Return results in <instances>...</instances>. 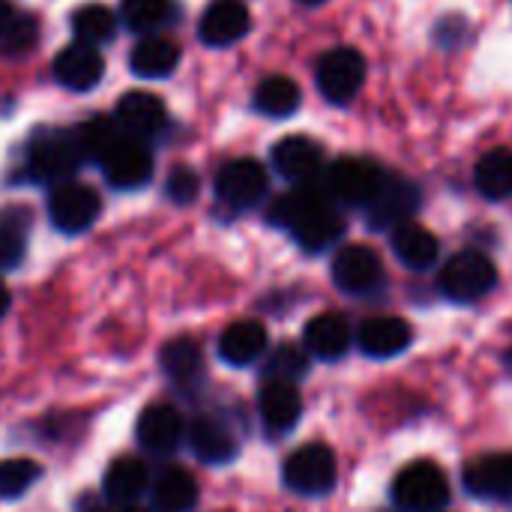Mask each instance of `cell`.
<instances>
[{
	"label": "cell",
	"instance_id": "cell-1",
	"mask_svg": "<svg viewBox=\"0 0 512 512\" xmlns=\"http://www.w3.org/2000/svg\"><path fill=\"white\" fill-rule=\"evenodd\" d=\"M270 222L285 228L306 252H324L345 234V219L336 204L327 198V192L312 186L282 195L270 210Z\"/></svg>",
	"mask_w": 512,
	"mask_h": 512
},
{
	"label": "cell",
	"instance_id": "cell-2",
	"mask_svg": "<svg viewBox=\"0 0 512 512\" xmlns=\"http://www.w3.org/2000/svg\"><path fill=\"white\" fill-rule=\"evenodd\" d=\"M387 171L363 156H342L324 171V192L333 204L369 207L384 186Z\"/></svg>",
	"mask_w": 512,
	"mask_h": 512
},
{
	"label": "cell",
	"instance_id": "cell-3",
	"mask_svg": "<svg viewBox=\"0 0 512 512\" xmlns=\"http://www.w3.org/2000/svg\"><path fill=\"white\" fill-rule=\"evenodd\" d=\"M81 162L72 129H45L27 147V174L39 183H66Z\"/></svg>",
	"mask_w": 512,
	"mask_h": 512
},
{
	"label": "cell",
	"instance_id": "cell-4",
	"mask_svg": "<svg viewBox=\"0 0 512 512\" xmlns=\"http://www.w3.org/2000/svg\"><path fill=\"white\" fill-rule=\"evenodd\" d=\"M393 504L402 512H441L450 504V483L432 462H411L393 480Z\"/></svg>",
	"mask_w": 512,
	"mask_h": 512
},
{
	"label": "cell",
	"instance_id": "cell-5",
	"mask_svg": "<svg viewBox=\"0 0 512 512\" xmlns=\"http://www.w3.org/2000/svg\"><path fill=\"white\" fill-rule=\"evenodd\" d=\"M495 282H498V270L492 258L477 249H465L444 264L438 285L444 297H450L453 303H477L495 288Z\"/></svg>",
	"mask_w": 512,
	"mask_h": 512
},
{
	"label": "cell",
	"instance_id": "cell-6",
	"mask_svg": "<svg viewBox=\"0 0 512 512\" xmlns=\"http://www.w3.org/2000/svg\"><path fill=\"white\" fill-rule=\"evenodd\" d=\"M336 477H339V468H336V456L330 447L324 444H309V447H300L294 450L285 465H282V480L291 492L297 495H309V498H318V495H327L333 486H336Z\"/></svg>",
	"mask_w": 512,
	"mask_h": 512
},
{
	"label": "cell",
	"instance_id": "cell-7",
	"mask_svg": "<svg viewBox=\"0 0 512 512\" xmlns=\"http://www.w3.org/2000/svg\"><path fill=\"white\" fill-rule=\"evenodd\" d=\"M315 81L327 102L348 105L366 81V60L354 48H333L318 60Z\"/></svg>",
	"mask_w": 512,
	"mask_h": 512
},
{
	"label": "cell",
	"instance_id": "cell-8",
	"mask_svg": "<svg viewBox=\"0 0 512 512\" xmlns=\"http://www.w3.org/2000/svg\"><path fill=\"white\" fill-rule=\"evenodd\" d=\"M99 195L84 183H57L48 198V219L63 234H81L99 219Z\"/></svg>",
	"mask_w": 512,
	"mask_h": 512
},
{
	"label": "cell",
	"instance_id": "cell-9",
	"mask_svg": "<svg viewBox=\"0 0 512 512\" xmlns=\"http://www.w3.org/2000/svg\"><path fill=\"white\" fill-rule=\"evenodd\" d=\"M330 270H333L336 288L351 297H369L384 285V264H381L378 252H372L369 246H360V243L339 249Z\"/></svg>",
	"mask_w": 512,
	"mask_h": 512
},
{
	"label": "cell",
	"instance_id": "cell-10",
	"mask_svg": "<svg viewBox=\"0 0 512 512\" xmlns=\"http://www.w3.org/2000/svg\"><path fill=\"white\" fill-rule=\"evenodd\" d=\"M99 168L114 189H141L153 177V156L144 141L114 138V144L99 159Z\"/></svg>",
	"mask_w": 512,
	"mask_h": 512
},
{
	"label": "cell",
	"instance_id": "cell-11",
	"mask_svg": "<svg viewBox=\"0 0 512 512\" xmlns=\"http://www.w3.org/2000/svg\"><path fill=\"white\" fill-rule=\"evenodd\" d=\"M417 207H420L417 183H411L399 174H387L381 192L366 207V219H369V228H375V231H393V228L411 222Z\"/></svg>",
	"mask_w": 512,
	"mask_h": 512
},
{
	"label": "cell",
	"instance_id": "cell-12",
	"mask_svg": "<svg viewBox=\"0 0 512 512\" xmlns=\"http://www.w3.org/2000/svg\"><path fill=\"white\" fill-rule=\"evenodd\" d=\"M216 195L231 210L258 207L267 195V171L255 159H234L216 177Z\"/></svg>",
	"mask_w": 512,
	"mask_h": 512
},
{
	"label": "cell",
	"instance_id": "cell-13",
	"mask_svg": "<svg viewBox=\"0 0 512 512\" xmlns=\"http://www.w3.org/2000/svg\"><path fill=\"white\" fill-rule=\"evenodd\" d=\"M270 159H273V168L279 171V177H285L294 186H312L324 174L321 144H315L312 138H303V135L282 138L273 147Z\"/></svg>",
	"mask_w": 512,
	"mask_h": 512
},
{
	"label": "cell",
	"instance_id": "cell-14",
	"mask_svg": "<svg viewBox=\"0 0 512 512\" xmlns=\"http://www.w3.org/2000/svg\"><path fill=\"white\" fill-rule=\"evenodd\" d=\"M186 435V426H183V417L177 408L171 405H147L141 414H138V423H135V438L138 444L153 453V456H168L180 447Z\"/></svg>",
	"mask_w": 512,
	"mask_h": 512
},
{
	"label": "cell",
	"instance_id": "cell-15",
	"mask_svg": "<svg viewBox=\"0 0 512 512\" xmlns=\"http://www.w3.org/2000/svg\"><path fill=\"white\" fill-rule=\"evenodd\" d=\"M114 120L126 132V138L147 141V138H153V135H159L165 129L168 114H165V105L153 93L132 90L114 105Z\"/></svg>",
	"mask_w": 512,
	"mask_h": 512
},
{
	"label": "cell",
	"instance_id": "cell-16",
	"mask_svg": "<svg viewBox=\"0 0 512 512\" xmlns=\"http://www.w3.org/2000/svg\"><path fill=\"white\" fill-rule=\"evenodd\" d=\"M102 75H105V60H102L99 48H93V45L72 42L54 57V78L72 93L93 90L102 81Z\"/></svg>",
	"mask_w": 512,
	"mask_h": 512
},
{
	"label": "cell",
	"instance_id": "cell-17",
	"mask_svg": "<svg viewBox=\"0 0 512 512\" xmlns=\"http://www.w3.org/2000/svg\"><path fill=\"white\" fill-rule=\"evenodd\" d=\"M252 15L243 0H216L207 6L198 24V36L210 48H228L249 33Z\"/></svg>",
	"mask_w": 512,
	"mask_h": 512
},
{
	"label": "cell",
	"instance_id": "cell-18",
	"mask_svg": "<svg viewBox=\"0 0 512 512\" xmlns=\"http://www.w3.org/2000/svg\"><path fill=\"white\" fill-rule=\"evenodd\" d=\"M465 489L480 501H512V456L489 453L465 468Z\"/></svg>",
	"mask_w": 512,
	"mask_h": 512
},
{
	"label": "cell",
	"instance_id": "cell-19",
	"mask_svg": "<svg viewBox=\"0 0 512 512\" xmlns=\"http://www.w3.org/2000/svg\"><path fill=\"white\" fill-rule=\"evenodd\" d=\"M258 414L270 435H288L303 417V399L288 381H264L258 393Z\"/></svg>",
	"mask_w": 512,
	"mask_h": 512
},
{
	"label": "cell",
	"instance_id": "cell-20",
	"mask_svg": "<svg viewBox=\"0 0 512 512\" xmlns=\"http://www.w3.org/2000/svg\"><path fill=\"white\" fill-rule=\"evenodd\" d=\"M186 441L204 465H228L240 453L237 435L219 417H198L186 429Z\"/></svg>",
	"mask_w": 512,
	"mask_h": 512
},
{
	"label": "cell",
	"instance_id": "cell-21",
	"mask_svg": "<svg viewBox=\"0 0 512 512\" xmlns=\"http://www.w3.org/2000/svg\"><path fill=\"white\" fill-rule=\"evenodd\" d=\"M414 333L408 327V321L402 318H390V315H381V318H369L363 321L360 333H357V345L366 357H375V360H390L402 351H408Z\"/></svg>",
	"mask_w": 512,
	"mask_h": 512
},
{
	"label": "cell",
	"instance_id": "cell-22",
	"mask_svg": "<svg viewBox=\"0 0 512 512\" xmlns=\"http://www.w3.org/2000/svg\"><path fill=\"white\" fill-rule=\"evenodd\" d=\"M102 492L117 507H132L150 492V471L135 456H120L108 465L102 477Z\"/></svg>",
	"mask_w": 512,
	"mask_h": 512
},
{
	"label": "cell",
	"instance_id": "cell-23",
	"mask_svg": "<svg viewBox=\"0 0 512 512\" xmlns=\"http://www.w3.org/2000/svg\"><path fill=\"white\" fill-rule=\"evenodd\" d=\"M303 348L318 357V360H342L351 348V324L336 315V312H324L318 318H312L306 324V333H303Z\"/></svg>",
	"mask_w": 512,
	"mask_h": 512
},
{
	"label": "cell",
	"instance_id": "cell-24",
	"mask_svg": "<svg viewBox=\"0 0 512 512\" xmlns=\"http://www.w3.org/2000/svg\"><path fill=\"white\" fill-rule=\"evenodd\" d=\"M267 351V330L258 321H234L219 336V357L228 366H252Z\"/></svg>",
	"mask_w": 512,
	"mask_h": 512
},
{
	"label": "cell",
	"instance_id": "cell-25",
	"mask_svg": "<svg viewBox=\"0 0 512 512\" xmlns=\"http://www.w3.org/2000/svg\"><path fill=\"white\" fill-rule=\"evenodd\" d=\"M390 246L396 252V258L408 267V270H429L438 261V240L432 231H426L423 225L405 222L399 228L390 231Z\"/></svg>",
	"mask_w": 512,
	"mask_h": 512
},
{
	"label": "cell",
	"instance_id": "cell-26",
	"mask_svg": "<svg viewBox=\"0 0 512 512\" xmlns=\"http://www.w3.org/2000/svg\"><path fill=\"white\" fill-rule=\"evenodd\" d=\"M162 372L183 390H192L204 381V354L195 339H171L159 354Z\"/></svg>",
	"mask_w": 512,
	"mask_h": 512
},
{
	"label": "cell",
	"instance_id": "cell-27",
	"mask_svg": "<svg viewBox=\"0 0 512 512\" xmlns=\"http://www.w3.org/2000/svg\"><path fill=\"white\" fill-rule=\"evenodd\" d=\"M150 498L156 512H192L198 504V483L192 474L180 468H168L156 477Z\"/></svg>",
	"mask_w": 512,
	"mask_h": 512
},
{
	"label": "cell",
	"instance_id": "cell-28",
	"mask_svg": "<svg viewBox=\"0 0 512 512\" xmlns=\"http://www.w3.org/2000/svg\"><path fill=\"white\" fill-rule=\"evenodd\" d=\"M180 63V48L171 39L162 36H147L141 39L132 54H129V66L135 75L141 78H168Z\"/></svg>",
	"mask_w": 512,
	"mask_h": 512
},
{
	"label": "cell",
	"instance_id": "cell-29",
	"mask_svg": "<svg viewBox=\"0 0 512 512\" xmlns=\"http://www.w3.org/2000/svg\"><path fill=\"white\" fill-rule=\"evenodd\" d=\"M474 183L483 198L489 201H504L512 195V150L498 147L486 153L477 168H474Z\"/></svg>",
	"mask_w": 512,
	"mask_h": 512
},
{
	"label": "cell",
	"instance_id": "cell-30",
	"mask_svg": "<svg viewBox=\"0 0 512 512\" xmlns=\"http://www.w3.org/2000/svg\"><path fill=\"white\" fill-rule=\"evenodd\" d=\"M300 108V87L285 78V75H270L258 84L255 90V111H261L264 117L282 120L291 117Z\"/></svg>",
	"mask_w": 512,
	"mask_h": 512
},
{
	"label": "cell",
	"instance_id": "cell-31",
	"mask_svg": "<svg viewBox=\"0 0 512 512\" xmlns=\"http://www.w3.org/2000/svg\"><path fill=\"white\" fill-rule=\"evenodd\" d=\"M69 21H72L75 42H84V45H93V48L111 42L114 33H117V15L111 9L99 6V3H87V6L75 9Z\"/></svg>",
	"mask_w": 512,
	"mask_h": 512
},
{
	"label": "cell",
	"instance_id": "cell-32",
	"mask_svg": "<svg viewBox=\"0 0 512 512\" xmlns=\"http://www.w3.org/2000/svg\"><path fill=\"white\" fill-rule=\"evenodd\" d=\"M24 252H27V210L0 213V270L18 267Z\"/></svg>",
	"mask_w": 512,
	"mask_h": 512
},
{
	"label": "cell",
	"instance_id": "cell-33",
	"mask_svg": "<svg viewBox=\"0 0 512 512\" xmlns=\"http://www.w3.org/2000/svg\"><path fill=\"white\" fill-rule=\"evenodd\" d=\"M267 381H288V384H297L300 378H306L309 372V351L303 345H294V342H282L276 345V351L267 357Z\"/></svg>",
	"mask_w": 512,
	"mask_h": 512
},
{
	"label": "cell",
	"instance_id": "cell-34",
	"mask_svg": "<svg viewBox=\"0 0 512 512\" xmlns=\"http://www.w3.org/2000/svg\"><path fill=\"white\" fill-rule=\"evenodd\" d=\"M174 12L171 0H123L120 3V18L129 30L147 33L162 27Z\"/></svg>",
	"mask_w": 512,
	"mask_h": 512
},
{
	"label": "cell",
	"instance_id": "cell-35",
	"mask_svg": "<svg viewBox=\"0 0 512 512\" xmlns=\"http://www.w3.org/2000/svg\"><path fill=\"white\" fill-rule=\"evenodd\" d=\"M42 468L30 459H3L0 462V498L3 501H15L21 495H27L33 489V483H39Z\"/></svg>",
	"mask_w": 512,
	"mask_h": 512
},
{
	"label": "cell",
	"instance_id": "cell-36",
	"mask_svg": "<svg viewBox=\"0 0 512 512\" xmlns=\"http://www.w3.org/2000/svg\"><path fill=\"white\" fill-rule=\"evenodd\" d=\"M72 135H75V144H78L84 162H87V159H96V162H99V159L105 156V150H108V147L114 144V138H117L114 126H111L108 120H102V117H93V120L75 126Z\"/></svg>",
	"mask_w": 512,
	"mask_h": 512
},
{
	"label": "cell",
	"instance_id": "cell-37",
	"mask_svg": "<svg viewBox=\"0 0 512 512\" xmlns=\"http://www.w3.org/2000/svg\"><path fill=\"white\" fill-rule=\"evenodd\" d=\"M39 39V27L33 15H18L12 18V24L6 27V33L0 36V51L6 54H27Z\"/></svg>",
	"mask_w": 512,
	"mask_h": 512
},
{
	"label": "cell",
	"instance_id": "cell-38",
	"mask_svg": "<svg viewBox=\"0 0 512 512\" xmlns=\"http://www.w3.org/2000/svg\"><path fill=\"white\" fill-rule=\"evenodd\" d=\"M198 189H201V180L192 168L186 165H177L171 174H168V183H165V195L174 201V204H192L198 198Z\"/></svg>",
	"mask_w": 512,
	"mask_h": 512
},
{
	"label": "cell",
	"instance_id": "cell-39",
	"mask_svg": "<svg viewBox=\"0 0 512 512\" xmlns=\"http://www.w3.org/2000/svg\"><path fill=\"white\" fill-rule=\"evenodd\" d=\"M75 512H105L102 510V501L96 495H81L75 501Z\"/></svg>",
	"mask_w": 512,
	"mask_h": 512
},
{
	"label": "cell",
	"instance_id": "cell-40",
	"mask_svg": "<svg viewBox=\"0 0 512 512\" xmlns=\"http://www.w3.org/2000/svg\"><path fill=\"white\" fill-rule=\"evenodd\" d=\"M12 18H15V9L9 6V0H0V36L6 33V27L12 24Z\"/></svg>",
	"mask_w": 512,
	"mask_h": 512
},
{
	"label": "cell",
	"instance_id": "cell-41",
	"mask_svg": "<svg viewBox=\"0 0 512 512\" xmlns=\"http://www.w3.org/2000/svg\"><path fill=\"white\" fill-rule=\"evenodd\" d=\"M6 312H9V291H6V285L0 282V321H3Z\"/></svg>",
	"mask_w": 512,
	"mask_h": 512
},
{
	"label": "cell",
	"instance_id": "cell-42",
	"mask_svg": "<svg viewBox=\"0 0 512 512\" xmlns=\"http://www.w3.org/2000/svg\"><path fill=\"white\" fill-rule=\"evenodd\" d=\"M504 363H507V369H510V372H512V348H510V351H507V357H504Z\"/></svg>",
	"mask_w": 512,
	"mask_h": 512
},
{
	"label": "cell",
	"instance_id": "cell-43",
	"mask_svg": "<svg viewBox=\"0 0 512 512\" xmlns=\"http://www.w3.org/2000/svg\"><path fill=\"white\" fill-rule=\"evenodd\" d=\"M300 3H306V6H315V3H324V0H300Z\"/></svg>",
	"mask_w": 512,
	"mask_h": 512
},
{
	"label": "cell",
	"instance_id": "cell-44",
	"mask_svg": "<svg viewBox=\"0 0 512 512\" xmlns=\"http://www.w3.org/2000/svg\"><path fill=\"white\" fill-rule=\"evenodd\" d=\"M123 512H138V510H123Z\"/></svg>",
	"mask_w": 512,
	"mask_h": 512
}]
</instances>
